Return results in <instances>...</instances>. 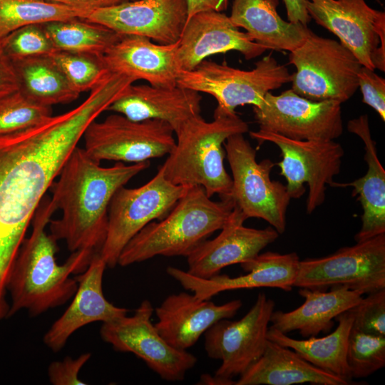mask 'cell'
Here are the masks:
<instances>
[{"label": "cell", "instance_id": "obj_1", "mask_svg": "<svg viewBox=\"0 0 385 385\" xmlns=\"http://www.w3.org/2000/svg\"><path fill=\"white\" fill-rule=\"evenodd\" d=\"M150 161L116 162L102 167L78 145L51 184V201L61 211L49 222L50 234L64 240L71 252L90 250L99 252L106 237L108 208L115 192L148 168Z\"/></svg>", "mask_w": 385, "mask_h": 385}, {"label": "cell", "instance_id": "obj_2", "mask_svg": "<svg viewBox=\"0 0 385 385\" xmlns=\"http://www.w3.org/2000/svg\"><path fill=\"white\" fill-rule=\"evenodd\" d=\"M56 211L51 199L44 196L32 219L31 233L19 249L9 279L8 317L21 309L35 317L64 304L78 288L76 279L71 274L83 272L96 253L77 250L63 264L57 263V240L46 230Z\"/></svg>", "mask_w": 385, "mask_h": 385}, {"label": "cell", "instance_id": "obj_3", "mask_svg": "<svg viewBox=\"0 0 385 385\" xmlns=\"http://www.w3.org/2000/svg\"><path fill=\"white\" fill-rule=\"evenodd\" d=\"M234 207L231 197L214 201L202 187L191 186L165 217L150 222L131 238L118 265L125 267L155 256L187 257L222 229Z\"/></svg>", "mask_w": 385, "mask_h": 385}, {"label": "cell", "instance_id": "obj_4", "mask_svg": "<svg viewBox=\"0 0 385 385\" xmlns=\"http://www.w3.org/2000/svg\"><path fill=\"white\" fill-rule=\"evenodd\" d=\"M248 131V124L236 113H214L211 122L200 114L193 116L175 132V145L160 168L175 185H200L210 197L215 194L230 197L232 181L224 166V143Z\"/></svg>", "mask_w": 385, "mask_h": 385}, {"label": "cell", "instance_id": "obj_5", "mask_svg": "<svg viewBox=\"0 0 385 385\" xmlns=\"http://www.w3.org/2000/svg\"><path fill=\"white\" fill-rule=\"evenodd\" d=\"M289 52V61L296 68L291 89L299 96L312 101L342 103L359 88L362 65L340 42L311 31L303 43Z\"/></svg>", "mask_w": 385, "mask_h": 385}, {"label": "cell", "instance_id": "obj_6", "mask_svg": "<svg viewBox=\"0 0 385 385\" xmlns=\"http://www.w3.org/2000/svg\"><path fill=\"white\" fill-rule=\"evenodd\" d=\"M291 81L287 68L270 54L250 71L204 60L191 71H181L177 85L212 96L217 101L215 113L233 115L240 106H260L268 92Z\"/></svg>", "mask_w": 385, "mask_h": 385}, {"label": "cell", "instance_id": "obj_7", "mask_svg": "<svg viewBox=\"0 0 385 385\" xmlns=\"http://www.w3.org/2000/svg\"><path fill=\"white\" fill-rule=\"evenodd\" d=\"M232 172L230 197L248 219L261 218L279 234L286 230L287 210L292 199L286 185L270 178L275 165L269 159L258 163L256 150L243 134L229 137L224 143Z\"/></svg>", "mask_w": 385, "mask_h": 385}, {"label": "cell", "instance_id": "obj_8", "mask_svg": "<svg viewBox=\"0 0 385 385\" xmlns=\"http://www.w3.org/2000/svg\"><path fill=\"white\" fill-rule=\"evenodd\" d=\"M189 188L168 181L159 168L143 185L117 190L109 205L107 235L99 252L107 267L114 268L131 238L150 222L165 217Z\"/></svg>", "mask_w": 385, "mask_h": 385}, {"label": "cell", "instance_id": "obj_9", "mask_svg": "<svg viewBox=\"0 0 385 385\" xmlns=\"http://www.w3.org/2000/svg\"><path fill=\"white\" fill-rule=\"evenodd\" d=\"M250 135L258 143L271 142L281 150L282 160L277 163L280 175L286 181L291 198H300L309 187L306 210L311 214L325 200L327 185L331 186L334 178L340 172L344 152L342 146L334 141L297 140L279 134L258 130Z\"/></svg>", "mask_w": 385, "mask_h": 385}, {"label": "cell", "instance_id": "obj_10", "mask_svg": "<svg viewBox=\"0 0 385 385\" xmlns=\"http://www.w3.org/2000/svg\"><path fill=\"white\" fill-rule=\"evenodd\" d=\"M345 286L370 294L385 289V233L334 253L299 261L294 287Z\"/></svg>", "mask_w": 385, "mask_h": 385}, {"label": "cell", "instance_id": "obj_11", "mask_svg": "<svg viewBox=\"0 0 385 385\" xmlns=\"http://www.w3.org/2000/svg\"><path fill=\"white\" fill-rule=\"evenodd\" d=\"M174 130L160 120L135 121L114 113L91 122L83 138L93 160L135 163L168 155L175 145Z\"/></svg>", "mask_w": 385, "mask_h": 385}, {"label": "cell", "instance_id": "obj_12", "mask_svg": "<svg viewBox=\"0 0 385 385\" xmlns=\"http://www.w3.org/2000/svg\"><path fill=\"white\" fill-rule=\"evenodd\" d=\"M274 302L259 293L247 313L237 321L222 319L205 332V349L209 357L221 360L215 376L227 385L243 374L263 354Z\"/></svg>", "mask_w": 385, "mask_h": 385}, {"label": "cell", "instance_id": "obj_13", "mask_svg": "<svg viewBox=\"0 0 385 385\" xmlns=\"http://www.w3.org/2000/svg\"><path fill=\"white\" fill-rule=\"evenodd\" d=\"M311 19L336 35L360 63L385 71V13L365 0H306Z\"/></svg>", "mask_w": 385, "mask_h": 385}, {"label": "cell", "instance_id": "obj_14", "mask_svg": "<svg viewBox=\"0 0 385 385\" xmlns=\"http://www.w3.org/2000/svg\"><path fill=\"white\" fill-rule=\"evenodd\" d=\"M153 311L150 302L143 300L132 316L103 322L101 337L115 350L138 356L163 379L183 381L197 358L187 350L172 346L163 338L151 322Z\"/></svg>", "mask_w": 385, "mask_h": 385}, {"label": "cell", "instance_id": "obj_15", "mask_svg": "<svg viewBox=\"0 0 385 385\" xmlns=\"http://www.w3.org/2000/svg\"><path fill=\"white\" fill-rule=\"evenodd\" d=\"M341 104L312 101L289 89L277 96L268 92L253 112L260 130L292 140L328 141L343 133Z\"/></svg>", "mask_w": 385, "mask_h": 385}, {"label": "cell", "instance_id": "obj_16", "mask_svg": "<svg viewBox=\"0 0 385 385\" xmlns=\"http://www.w3.org/2000/svg\"><path fill=\"white\" fill-rule=\"evenodd\" d=\"M187 19V0H128L93 9L84 19L121 36L172 44L179 41Z\"/></svg>", "mask_w": 385, "mask_h": 385}, {"label": "cell", "instance_id": "obj_17", "mask_svg": "<svg viewBox=\"0 0 385 385\" xmlns=\"http://www.w3.org/2000/svg\"><path fill=\"white\" fill-rule=\"evenodd\" d=\"M299 261L296 252H267L241 263L246 274L235 277L218 274L203 279L174 267H168L166 272L196 297L210 299L220 292L241 289L272 287L289 292L294 287Z\"/></svg>", "mask_w": 385, "mask_h": 385}, {"label": "cell", "instance_id": "obj_18", "mask_svg": "<svg viewBox=\"0 0 385 385\" xmlns=\"http://www.w3.org/2000/svg\"><path fill=\"white\" fill-rule=\"evenodd\" d=\"M247 219L235 206L220 232L202 242L186 257L187 272L197 277L210 278L227 266L255 257L278 237L279 234L272 226L264 229L245 227Z\"/></svg>", "mask_w": 385, "mask_h": 385}, {"label": "cell", "instance_id": "obj_19", "mask_svg": "<svg viewBox=\"0 0 385 385\" xmlns=\"http://www.w3.org/2000/svg\"><path fill=\"white\" fill-rule=\"evenodd\" d=\"M267 50L247 32L240 31L225 14L209 10L187 19L178 41L177 56L181 71H191L212 55L237 51L250 60Z\"/></svg>", "mask_w": 385, "mask_h": 385}, {"label": "cell", "instance_id": "obj_20", "mask_svg": "<svg viewBox=\"0 0 385 385\" xmlns=\"http://www.w3.org/2000/svg\"><path fill=\"white\" fill-rule=\"evenodd\" d=\"M107 265L99 252L86 269L75 278L78 288L63 314L43 336V343L53 352L61 350L80 328L95 322H108L127 315L128 309L108 301L103 292V277Z\"/></svg>", "mask_w": 385, "mask_h": 385}, {"label": "cell", "instance_id": "obj_21", "mask_svg": "<svg viewBox=\"0 0 385 385\" xmlns=\"http://www.w3.org/2000/svg\"><path fill=\"white\" fill-rule=\"evenodd\" d=\"M242 305L240 299L217 305L210 299L181 292L168 296L155 308L158 321L154 325L169 344L187 350L215 323L232 318Z\"/></svg>", "mask_w": 385, "mask_h": 385}, {"label": "cell", "instance_id": "obj_22", "mask_svg": "<svg viewBox=\"0 0 385 385\" xmlns=\"http://www.w3.org/2000/svg\"><path fill=\"white\" fill-rule=\"evenodd\" d=\"M178 41L155 43L148 38L122 36L102 56L110 72L144 80L160 87L177 86L181 71L177 56Z\"/></svg>", "mask_w": 385, "mask_h": 385}, {"label": "cell", "instance_id": "obj_23", "mask_svg": "<svg viewBox=\"0 0 385 385\" xmlns=\"http://www.w3.org/2000/svg\"><path fill=\"white\" fill-rule=\"evenodd\" d=\"M200 93L175 86L129 85L107 111L130 120H160L168 123L174 133L190 118L200 114Z\"/></svg>", "mask_w": 385, "mask_h": 385}, {"label": "cell", "instance_id": "obj_24", "mask_svg": "<svg viewBox=\"0 0 385 385\" xmlns=\"http://www.w3.org/2000/svg\"><path fill=\"white\" fill-rule=\"evenodd\" d=\"M299 294L304 303L290 312L274 311L270 327L284 334L298 331L304 338L327 333L334 327V319L356 306L364 295L345 286H334L329 292L302 287Z\"/></svg>", "mask_w": 385, "mask_h": 385}, {"label": "cell", "instance_id": "obj_25", "mask_svg": "<svg viewBox=\"0 0 385 385\" xmlns=\"http://www.w3.org/2000/svg\"><path fill=\"white\" fill-rule=\"evenodd\" d=\"M346 128L363 141L368 170L364 176L351 183L342 184L334 181L331 186L351 187L353 196H357L361 203V227L354 236L356 242L385 233V170L371 138L367 115L350 120Z\"/></svg>", "mask_w": 385, "mask_h": 385}, {"label": "cell", "instance_id": "obj_26", "mask_svg": "<svg viewBox=\"0 0 385 385\" xmlns=\"http://www.w3.org/2000/svg\"><path fill=\"white\" fill-rule=\"evenodd\" d=\"M348 385L345 379L320 369L294 350L267 340L261 356L243 374L235 385Z\"/></svg>", "mask_w": 385, "mask_h": 385}, {"label": "cell", "instance_id": "obj_27", "mask_svg": "<svg viewBox=\"0 0 385 385\" xmlns=\"http://www.w3.org/2000/svg\"><path fill=\"white\" fill-rule=\"evenodd\" d=\"M278 4L279 0H233L229 17L267 50L292 51L303 43L311 30L282 19L277 11Z\"/></svg>", "mask_w": 385, "mask_h": 385}, {"label": "cell", "instance_id": "obj_28", "mask_svg": "<svg viewBox=\"0 0 385 385\" xmlns=\"http://www.w3.org/2000/svg\"><path fill=\"white\" fill-rule=\"evenodd\" d=\"M335 319L337 327L324 337H312L307 339L291 338L275 329L269 327L267 339L296 351L316 367L341 377L351 384L346 362V349L349 332L353 325V314L349 309Z\"/></svg>", "mask_w": 385, "mask_h": 385}, {"label": "cell", "instance_id": "obj_29", "mask_svg": "<svg viewBox=\"0 0 385 385\" xmlns=\"http://www.w3.org/2000/svg\"><path fill=\"white\" fill-rule=\"evenodd\" d=\"M19 91L30 100L46 106L68 103L79 97L51 56H38L14 62Z\"/></svg>", "mask_w": 385, "mask_h": 385}, {"label": "cell", "instance_id": "obj_30", "mask_svg": "<svg viewBox=\"0 0 385 385\" xmlns=\"http://www.w3.org/2000/svg\"><path fill=\"white\" fill-rule=\"evenodd\" d=\"M43 26L56 51L96 56H103L122 36L81 18L48 22Z\"/></svg>", "mask_w": 385, "mask_h": 385}, {"label": "cell", "instance_id": "obj_31", "mask_svg": "<svg viewBox=\"0 0 385 385\" xmlns=\"http://www.w3.org/2000/svg\"><path fill=\"white\" fill-rule=\"evenodd\" d=\"M89 11L47 0H0V38L28 25L85 19Z\"/></svg>", "mask_w": 385, "mask_h": 385}, {"label": "cell", "instance_id": "obj_32", "mask_svg": "<svg viewBox=\"0 0 385 385\" xmlns=\"http://www.w3.org/2000/svg\"><path fill=\"white\" fill-rule=\"evenodd\" d=\"M346 362L351 377L366 378L385 366V336L364 332L353 327L349 332Z\"/></svg>", "mask_w": 385, "mask_h": 385}, {"label": "cell", "instance_id": "obj_33", "mask_svg": "<svg viewBox=\"0 0 385 385\" xmlns=\"http://www.w3.org/2000/svg\"><path fill=\"white\" fill-rule=\"evenodd\" d=\"M51 57L78 93L91 91L110 72L102 56L56 51Z\"/></svg>", "mask_w": 385, "mask_h": 385}, {"label": "cell", "instance_id": "obj_34", "mask_svg": "<svg viewBox=\"0 0 385 385\" xmlns=\"http://www.w3.org/2000/svg\"><path fill=\"white\" fill-rule=\"evenodd\" d=\"M51 116V107L37 103L17 91L0 99V134L33 127Z\"/></svg>", "mask_w": 385, "mask_h": 385}, {"label": "cell", "instance_id": "obj_35", "mask_svg": "<svg viewBox=\"0 0 385 385\" xmlns=\"http://www.w3.org/2000/svg\"><path fill=\"white\" fill-rule=\"evenodd\" d=\"M3 47L11 60L51 56L56 51L43 24H32L19 28L1 38Z\"/></svg>", "mask_w": 385, "mask_h": 385}, {"label": "cell", "instance_id": "obj_36", "mask_svg": "<svg viewBox=\"0 0 385 385\" xmlns=\"http://www.w3.org/2000/svg\"><path fill=\"white\" fill-rule=\"evenodd\" d=\"M354 328L364 332L385 336V289L370 293L349 309Z\"/></svg>", "mask_w": 385, "mask_h": 385}, {"label": "cell", "instance_id": "obj_37", "mask_svg": "<svg viewBox=\"0 0 385 385\" xmlns=\"http://www.w3.org/2000/svg\"><path fill=\"white\" fill-rule=\"evenodd\" d=\"M358 86L362 101L374 108L385 120V80L377 75L374 69L361 66L358 73Z\"/></svg>", "mask_w": 385, "mask_h": 385}, {"label": "cell", "instance_id": "obj_38", "mask_svg": "<svg viewBox=\"0 0 385 385\" xmlns=\"http://www.w3.org/2000/svg\"><path fill=\"white\" fill-rule=\"evenodd\" d=\"M91 353H83L76 358L66 356L62 361L51 362L48 368L49 381L53 385H84L79 372L90 359Z\"/></svg>", "mask_w": 385, "mask_h": 385}, {"label": "cell", "instance_id": "obj_39", "mask_svg": "<svg viewBox=\"0 0 385 385\" xmlns=\"http://www.w3.org/2000/svg\"><path fill=\"white\" fill-rule=\"evenodd\" d=\"M19 89L14 63L5 52L0 38V99Z\"/></svg>", "mask_w": 385, "mask_h": 385}, {"label": "cell", "instance_id": "obj_40", "mask_svg": "<svg viewBox=\"0 0 385 385\" xmlns=\"http://www.w3.org/2000/svg\"><path fill=\"white\" fill-rule=\"evenodd\" d=\"M287 10L288 21L301 23L307 26L311 21L306 7V0H283Z\"/></svg>", "mask_w": 385, "mask_h": 385}, {"label": "cell", "instance_id": "obj_41", "mask_svg": "<svg viewBox=\"0 0 385 385\" xmlns=\"http://www.w3.org/2000/svg\"><path fill=\"white\" fill-rule=\"evenodd\" d=\"M71 8L92 11L128 0H47Z\"/></svg>", "mask_w": 385, "mask_h": 385}, {"label": "cell", "instance_id": "obj_42", "mask_svg": "<svg viewBox=\"0 0 385 385\" xmlns=\"http://www.w3.org/2000/svg\"><path fill=\"white\" fill-rule=\"evenodd\" d=\"M187 19L200 11L209 10L222 11L227 6V4L224 0H187Z\"/></svg>", "mask_w": 385, "mask_h": 385}, {"label": "cell", "instance_id": "obj_43", "mask_svg": "<svg viewBox=\"0 0 385 385\" xmlns=\"http://www.w3.org/2000/svg\"><path fill=\"white\" fill-rule=\"evenodd\" d=\"M199 384H213V385H227V384L220 379L219 378L214 376H210L207 374H204L201 376L200 380L199 381Z\"/></svg>", "mask_w": 385, "mask_h": 385}, {"label": "cell", "instance_id": "obj_44", "mask_svg": "<svg viewBox=\"0 0 385 385\" xmlns=\"http://www.w3.org/2000/svg\"><path fill=\"white\" fill-rule=\"evenodd\" d=\"M375 1H376V2H378L379 4H381V0H375Z\"/></svg>", "mask_w": 385, "mask_h": 385}, {"label": "cell", "instance_id": "obj_45", "mask_svg": "<svg viewBox=\"0 0 385 385\" xmlns=\"http://www.w3.org/2000/svg\"><path fill=\"white\" fill-rule=\"evenodd\" d=\"M225 3H228V0H224Z\"/></svg>", "mask_w": 385, "mask_h": 385}]
</instances>
